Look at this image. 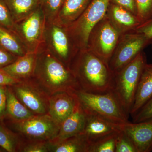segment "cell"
Returning a JSON list of instances; mask_svg holds the SVG:
<instances>
[{
  "label": "cell",
  "instance_id": "4fadbf2b",
  "mask_svg": "<svg viewBox=\"0 0 152 152\" xmlns=\"http://www.w3.org/2000/svg\"><path fill=\"white\" fill-rule=\"evenodd\" d=\"M122 130L129 138L137 152H149L152 148V119L122 125Z\"/></svg>",
  "mask_w": 152,
  "mask_h": 152
},
{
  "label": "cell",
  "instance_id": "8d00e7d4",
  "mask_svg": "<svg viewBox=\"0 0 152 152\" xmlns=\"http://www.w3.org/2000/svg\"><path fill=\"white\" fill-rule=\"evenodd\" d=\"M3 150H2L0 148V152H4V151H3Z\"/></svg>",
  "mask_w": 152,
  "mask_h": 152
},
{
  "label": "cell",
  "instance_id": "7c38bea8",
  "mask_svg": "<svg viewBox=\"0 0 152 152\" xmlns=\"http://www.w3.org/2000/svg\"><path fill=\"white\" fill-rule=\"evenodd\" d=\"M86 112V122L80 134L83 135L90 143L122 130V124L113 122L96 114Z\"/></svg>",
  "mask_w": 152,
  "mask_h": 152
},
{
  "label": "cell",
  "instance_id": "2e32d148",
  "mask_svg": "<svg viewBox=\"0 0 152 152\" xmlns=\"http://www.w3.org/2000/svg\"><path fill=\"white\" fill-rule=\"evenodd\" d=\"M107 15L121 34L134 31L140 24L137 17L130 12L110 3Z\"/></svg>",
  "mask_w": 152,
  "mask_h": 152
},
{
  "label": "cell",
  "instance_id": "277c9868",
  "mask_svg": "<svg viewBox=\"0 0 152 152\" xmlns=\"http://www.w3.org/2000/svg\"><path fill=\"white\" fill-rule=\"evenodd\" d=\"M74 93L86 112L120 124L129 121V116L111 91L105 93H93L78 89Z\"/></svg>",
  "mask_w": 152,
  "mask_h": 152
},
{
  "label": "cell",
  "instance_id": "74e56055",
  "mask_svg": "<svg viewBox=\"0 0 152 152\" xmlns=\"http://www.w3.org/2000/svg\"><path fill=\"white\" fill-rule=\"evenodd\" d=\"M151 151H152V148H151Z\"/></svg>",
  "mask_w": 152,
  "mask_h": 152
},
{
  "label": "cell",
  "instance_id": "f1b7e54d",
  "mask_svg": "<svg viewBox=\"0 0 152 152\" xmlns=\"http://www.w3.org/2000/svg\"><path fill=\"white\" fill-rule=\"evenodd\" d=\"M15 23L4 0H0V26L15 31Z\"/></svg>",
  "mask_w": 152,
  "mask_h": 152
},
{
  "label": "cell",
  "instance_id": "5b68a950",
  "mask_svg": "<svg viewBox=\"0 0 152 152\" xmlns=\"http://www.w3.org/2000/svg\"><path fill=\"white\" fill-rule=\"evenodd\" d=\"M110 0H92L83 14L66 28L74 45L80 50L86 49L90 33L105 16Z\"/></svg>",
  "mask_w": 152,
  "mask_h": 152
},
{
  "label": "cell",
  "instance_id": "484cf974",
  "mask_svg": "<svg viewBox=\"0 0 152 152\" xmlns=\"http://www.w3.org/2000/svg\"><path fill=\"white\" fill-rule=\"evenodd\" d=\"M39 6L45 17L46 21L56 20L65 0H39Z\"/></svg>",
  "mask_w": 152,
  "mask_h": 152
},
{
  "label": "cell",
  "instance_id": "d4e9b609",
  "mask_svg": "<svg viewBox=\"0 0 152 152\" xmlns=\"http://www.w3.org/2000/svg\"><path fill=\"white\" fill-rule=\"evenodd\" d=\"M119 132L111 134L90 143L88 152H115L116 141Z\"/></svg>",
  "mask_w": 152,
  "mask_h": 152
},
{
  "label": "cell",
  "instance_id": "4316f807",
  "mask_svg": "<svg viewBox=\"0 0 152 152\" xmlns=\"http://www.w3.org/2000/svg\"><path fill=\"white\" fill-rule=\"evenodd\" d=\"M137 17L140 24L152 18V0H135Z\"/></svg>",
  "mask_w": 152,
  "mask_h": 152
},
{
  "label": "cell",
  "instance_id": "7402d4cb",
  "mask_svg": "<svg viewBox=\"0 0 152 152\" xmlns=\"http://www.w3.org/2000/svg\"><path fill=\"white\" fill-rule=\"evenodd\" d=\"M6 94V116L7 115L11 121H21L34 115L19 100L10 86H7Z\"/></svg>",
  "mask_w": 152,
  "mask_h": 152
},
{
  "label": "cell",
  "instance_id": "7a4b0ae2",
  "mask_svg": "<svg viewBox=\"0 0 152 152\" xmlns=\"http://www.w3.org/2000/svg\"><path fill=\"white\" fill-rule=\"evenodd\" d=\"M33 77L50 95L58 92L74 93L80 89L70 68L58 59L43 45L37 52Z\"/></svg>",
  "mask_w": 152,
  "mask_h": 152
},
{
  "label": "cell",
  "instance_id": "e0dca14e",
  "mask_svg": "<svg viewBox=\"0 0 152 152\" xmlns=\"http://www.w3.org/2000/svg\"><path fill=\"white\" fill-rule=\"evenodd\" d=\"M37 53H28L1 69L19 81L32 78L35 70Z\"/></svg>",
  "mask_w": 152,
  "mask_h": 152
},
{
  "label": "cell",
  "instance_id": "4dcf8cb0",
  "mask_svg": "<svg viewBox=\"0 0 152 152\" xmlns=\"http://www.w3.org/2000/svg\"><path fill=\"white\" fill-rule=\"evenodd\" d=\"M132 118L134 123L140 122L152 119V97Z\"/></svg>",
  "mask_w": 152,
  "mask_h": 152
},
{
  "label": "cell",
  "instance_id": "e575fe53",
  "mask_svg": "<svg viewBox=\"0 0 152 152\" xmlns=\"http://www.w3.org/2000/svg\"><path fill=\"white\" fill-rule=\"evenodd\" d=\"M7 86H0V121L6 116Z\"/></svg>",
  "mask_w": 152,
  "mask_h": 152
},
{
  "label": "cell",
  "instance_id": "d6a6232c",
  "mask_svg": "<svg viewBox=\"0 0 152 152\" xmlns=\"http://www.w3.org/2000/svg\"><path fill=\"white\" fill-rule=\"evenodd\" d=\"M110 3L122 7L137 17L135 0H110Z\"/></svg>",
  "mask_w": 152,
  "mask_h": 152
},
{
  "label": "cell",
  "instance_id": "5bb4252c",
  "mask_svg": "<svg viewBox=\"0 0 152 152\" xmlns=\"http://www.w3.org/2000/svg\"><path fill=\"white\" fill-rule=\"evenodd\" d=\"M77 101L74 93H55L50 96L48 114L60 126L73 111Z\"/></svg>",
  "mask_w": 152,
  "mask_h": 152
},
{
  "label": "cell",
  "instance_id": "3957f363",
  "mask_svg": "<svg viewBox=\"0 0 152 152\" xmlns=\"http://www.w3.org/2000/svg\"><path fill=\"white\" fill-rule=\"evenodd\" d=\"M146 63L145 56L142 52L129 64L114 73L111 91L129 116L134 102L142 72Z\"/></svg>",
  "mask_w": 152,
  "mask_h": 152
},
{
  "label": "cell",
  "instance_id": "30bf717a",
  "mask_svg": "<svg viewBox=\"0 0 152 152\" xmlns=\"http://www.w3.org/2000/svg\"><path fill=\"white\" fill-rule=\"evenodd\" d=\"M45 24V17L40 6L26 18L15 23V31L28 53H37L42 46Z\"/></svg>",
  "mask_w": 152,
  "mask_h": 152
},
{
  "label": "cell",
  "instance_id": "836d02e7",
  "mask_svg": "<svg viewBox=\"0 0 152 152\" xmlns=\"http://www.w3.org/2000/svg\"><path fill=\"white\" fill-rule=\"evenodd\" d=\"M18 58L0 47V69L14 62Z\"/></svg>",
  "mask_w": 152,
  "mask_h": 152
},
{
  "label": "cell",
  "instance_id": "ac0fdd59",
  "mask_svg": "<svg viewBox=\"0 0 152 152\" xmlns=\"http://www.w3.org/2000/svg\"><path fill=\"white\" fill-rule=\"evenodd\" d=\"M152 97V64L144 66L130 115L134 116Z\"/></svg>",
  "mask_w": 152,
  "mask_h": 152
},
{
  "label": "cell",
  "instance_id": "44dd1931",
  "mask_svg": "<svg viewBox=\"0 0 152 152\" xmlns=\"http://www.w3.org/2000/svg\"><path fill=\"white\" fill-rule=\"evenodd\" d=\"M0 47L17 57L28 53L20 37L12 30L0 26Z\"/></svg>",
  "mask_w": 152,
  "mask_h": 152
},
{
  "label": "cell",
  "instance_id": "52a82bcc",
  "mask_svg": "<svg viewBox=\"0 0 152 152\" xmlns=\"http://www.w3.org/2000/svg\"><path fill=\"white\" fill-rule=\"evenodd\" d=\"M43 45L58 59L69 68L79 51L74 45L66 28L56 21H46Z\"/></svg>",
  "mask_w": 152,
  "mask_h": 152
},
{
  "label": "cell",
  "instance_id": "603a6c76",
  "mask_svg": "<svg viewBox=\"0 0 152 152\" xmlns=\"http://www.w3.org/2000/svg\"><path fill=\"white\" fill-rule=\"evenodd\" d=\"M15 23L26 18L39 7V0H4Z\"/></svg>",
  "mask_w": 152,
  "mask_h": 152
},
{
  "label": "cell",
  "instance_id": "d590c367",
  "mask_svg": "<svg viewBox=\"0 0 152 152\" xmlns=\"http://www.w3.org/2000/svg\"><path fill=\"white\" fill-rule=\"evenodd\" d=\"M20 81L12 77L2 69H0V86H12Z\"/></svg>",
  "mask_w": 152,
  "mask_h": 152
},
{
  "label": "cell",
  "instance_id": "8fae6325",
  "mask_svg": "<svg viewBox=\"0 0 152 152\" xmlns=\"http://www.w3.org/2000/svg\"><path fill=\"white\" fill-rule=\"evenodd\" d=\"M10 86L19 100L34 115L48 114L50 95L34 78L20 81Z\"/></svg>",
  "mask_w": 152,
  "mask_h": 152
},
{
  "label": "cell",
  "instance_id": "9c48e42d",
  "mask_svg": "<svg viewBox=\"0 0 152 152\" xmlns=\"http://www.w3.org/2000/svg\"><path fill=\"white\" fill-rule=\"evenodd\" d=\"M151 43L150 40L135 32L121 34L108 63L111 70L114 74L121 70Z\"/></svg>",
  "mask_w": 152,
  "mask_h": 152
},
{
  "label": "cell",
  "instance_id": "83f0119b",
  "mask_svg": "<svg viewBox=\"0 0 152 152\" xmlns=\"http://www.w3.org/2000/svg\"><path fill=\"white\" fill-rule=\"evenodd\" d=\"M115 152H137L132 142L122 130L117 136Z\"/></svg>",
  "mask_w": 152,
  "mask_h": 152
},
{
  "label": "cell",
  "instance_id": "f546056e",
  "mask_svg": "<svg viewBox=\"0 0 152 152\" xmlns=\"http://www.w3.org/2000/svg\"><path fill=\"white\" fill-rule=\"evenodd\" d=\"M47 142L45 141L24 140L20 152H48Z\"/></svg>",
  "mask_w": 152,
  "mask_h": 152
},
{
  "label": "cell",
  "instance_id": "9a60e30c",
  "mask_svg": "<svg viewBox=\"0 0 152 152\" xmlns=\"http://www.w3.org/2000/svg\"><path fill=\"white\" fill-rule=\"evenodd\" d=\"M86 118V113L77 99L73 110L62 123L58 135L52 140H61L80 134L84 126Z\"/></svg>",
  "mask_w": 152,
  "mask_h": 152
},
{
  "label": "cell",
  "instance_id": "ba28073f",
  "mask_svg": "<svg viewBox=\"0 0 152 152\" xmlns=\"http://www.w3.org/2000/svg\"><path fill=\"white\" fill-rule=\"evenodd\" d=\"M121 35L106 14L92 30L87 48L108 64Z\"/></svg>",
  "mask_w": 152,
  "mask_h": 152
},
{
  "label": "cell",
  "instance_id": "8992f818",
  "mask_svg": "<svg viewBox=\"0 0 152 152\" xmlns=\"http://www.w3.org/2000/svg\"><path fill=\"white\" fill-rule=\"evenodd\" d=\"M14 132L25 141H49L56 137L60 126L49 115H34L18 121L11 122Z\"/></svg>",
  "mask_w": 152,
  "mask_h": 152
},
{
  "label": "cell",
  "instance_id": "cb8c5ba5",
  "mask_svg": "<svg viewBox=\"0 0 152 152\" xmlns=\"http://www.w3.org/2000/svg\"><path fill=\"white\" fill-rule=\"evenodd\" d=\"M24 140L18 134L14 133L0 124V147L6 151H20Z\"/></svg>",
  "mask_w": 152,
  "mask_h": 152
},
{
  "label": "cell",
  "instance_id": "6da1fadb",
  "mask_svg": "<svg viewBox=\"0 0 152 152\" xmlns=\"http://www.w3.org/2000/svg\"><path fill=\"white\" fill-rule=\"evenodd\" d=\"M80 89L93 93H105L113 88L114 74L108 64L88 48L80 50L71 63Z\"/></svg>",
  "mask_w": 152,
  "mask_h": 152
},
{
  "label": "cell",
  "instance_id": "d6986e66",
  "mask_svg": "<svg viewBox=\"0 0 152 152\" xmlns=\"http://www.w3.org/2000/svg\"><path fill=\"white\" fill-rule=\"evenodd\" d=\"M51 152H88L90 142L83 135L79 134L60 141L47 142Z\"/></svg>",
  "mask_w": 152,
  "mask_h": 152
},
{
  "label": "cell",
  "instance_id": "ffe728a7",
  "mask_svg": "<svg viewBox=\"0 0 152 152\" xmlns=\"http://www.w3.org/2000/svg\"><path fill=\"white\" fill-rule=\"evenodd\" d=\"M92 0H65L55 21L64 27L73 23L83 14Z\"/></svg>",
  "mask_w": 152,
  "mask_h": 152
},
{
  "label": "cell",
  "instance_id": "1f68e13d",
  "mask_svg": "<svg viewBox=\"0 0 152 152\" xmlns=\"http://www.w3.org/2000/svg\"><path fill=\"white\" fill-rule=\"evenodd\" d=\"M132 31L143 35L151 41L152 43V18L139 25Z\"/></svg>",
  "mask_w": 152,
  "mask_h": 152
}]
</instances>
